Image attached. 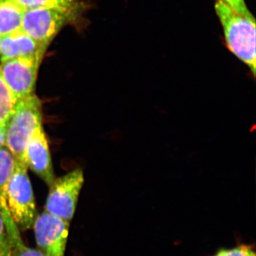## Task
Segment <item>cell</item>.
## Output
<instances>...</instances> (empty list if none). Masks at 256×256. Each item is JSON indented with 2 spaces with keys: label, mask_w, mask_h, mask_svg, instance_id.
Here are the masks:
<instances>
[{
  "label": "cell",
  "mask_w": 256,
  "mask_h": 256,
  "mask_svg": "<svg viewBox=\"0 0 256 256\" xmlns=\"http://www.w3.org/2000/svg\"><path fill=\"white\" fill-rule=\"evenodd\" d=\"M24 9L32 8H56L78 13L80 6L78 0H15Z\"/></svg>",
  "instance_id": "obj_12"
},
{
  "label": "cell",
  "mask_w": 256,
  "mask_h": 256,
  "mask_svg": "<svg viewBox=\"0 0 256 256\" xmlns=\"http://www.w3.org/2000/svg\"><path fill=\"white\" fill-rule=\"evenodd\" d=\"M70 222L48 212L37 215L32 228L38 250L46 256H64Z\"/></svg>",
  "instance_id": "obj_6"
},
{
  "label": "cell",
  "mask_w": 256,
  "mask_h": 256,
  "mask_svg": "<svg viewBox=\"0 0 256 256\" xmlns=\"http://www.w3.org/2000/svg\"><path fill=\"white\" fill-rule=\"evenodd\" d=\"M77 13L56 8L25 9L22 30L35 41L48 48L54 38L76 16Z\"/></svg>",
  "instance_id": "obj_4"
},
{
  "label": "cell",
  "mask_w": 256,
  "mask_h": 256,
  "mask_svg": "<svg viewBox=\"0 0 256 256\" xmlns=\"http://www.w3.org/2000/svg\"><path fill=\"white\" fill-rule=\"evenodd\" d=\"M28 171L24 163L15 161L14 171L6 188L8 212L20 232L32 228L38 215Z\"/></svg>",
  "instance_id": "obj_3"
},
{
  "label": "cell",
  "mask_w": 256,
  "mask_h": 256,
  "mask_svg": "<svg viewBox=\"0 0 256 256\" xmlns=\"http://www.w3.org/2000/svg\"><path fill=\"white\" fill-rule=\"evenodd\" d=\"M11 248V256H46L36 249L28 246L22 238L21 232L12 220L10 214H2Z\"/></svg>",
  "instance_id": "obj_11"
},
{
  "label": "cell",
  "mask_w": 256,
  "mask_h": 256,
  "mask_svg": "<svg viewBox=\"0 0 256 256\" xmlns=\"http://www.w3.org/2000/svg\"><path fill=\"white\" fill-rule=\"evenodd\" d=\"M24 10L15 0H0V37L22 28Z\"/></svg>",
  "instance_id": "obj_10"
},
{
  "label": "cell",
  "mask_w": 256,
  "mask_h": 256,
  "mask_svg": "<svg viewBox=\"0 0 256 256\" xmlns=\"http://www.w3.org/2000/svg\"><path fill=\"white\" fill-rule=\"evenodd\" d=\"M84 184V172L80 169L74 170L56 178L50 186L44 210L67 222H72Z\"/></svg>",
  "instance_id": "obj_5"
},
{
  "label": "cell",
  "mask_w": 256,
  "mask_h": 256,
  "mask_svg": "<svg viewBox=\"0 0 256 256\" xmlns=\"http://www.w3.org/2000/svg\"><path fill=\"white\" fill-rule=\"evenodd\" d=\"M216 13L223 28L227 47L256 76V20L247 18L217 0Z\"/></svg>",
  "instance_id": "obj_1"
},
{
  "label": "cell",
  "mask_w": 256,
  "mask_h": 256,
  "mask_svg": "<svg viewBox=\"0 0 256 256\" xmlns=\"http://www.w3.org/2000/svg\"><path fill=\"white\" fill-rule=\"evenodd\" d=\"M46 47L35 41L22 28L0 37V60L15 58H38L43 60Z\"/></svg>",
  "instance_id": "obj_9"
},
{
  "label": "cell",
  "mask_w": 256,
  "mask_h": 256,
  "mask_svg": "<svg viewBox=\"0 0 256 256\" xmlns=\"http://www.w3.org/2000/svg\"><path fill=\"white\" fill-rule=\"evenodd\" d=\"M0 256H11V248L2 214L0 212Z\"/></svg>",
  "instance_id": "obj_15"
},
{
  "label": "cell",
  "mask_w": 256,
  "mask_h": 256,
  "mask_svg": "<svg viewBox=\"0 0 256 256\" xmlns=\"http://www.w3.org/2000/svg\"><path fill=\"white\" fill-rule=\"evenodd\" d=\"M16 98L6 86L0 70V126H5L16 105Z\"/></svg>",
  "instance_id": "obj_13"
},
{
  "label": "cell",
  "mask_w": 256,
  "mask_h": 256,
  "mask_svg": "<svg viewBox=\"0 0 256 256\" xmlns=\"http://www.w3.org/2000/svg\"><path fill=\"white\" fill-rule=\"evenodd\" d=\"M213 256H256L252 246L240 245L232 248H222Z\"/></svg>",
  "instance_id": "obj_14"
},
{
  "label": "cell",
  "mask_w": 256,
  "mask_h": 256,
  "mask_svg": "<svg viewBox=\"0 0 256 256\" xmlns=\"http://www.w3.org/2000/svg\"><path fill=\"white\" fill-rule=\"evenodd\" d=\"M218 1L222 2L224 4L228 5L229 8L246 18H254L252 12L249 11L248 8L246 4L245 0H218Z\"/></svg>",
  "instance_id": "obj_16"
},
{
  "label": "cell",
  "mask_w": 256,
  "mask_h": 256,
  "mask_svg": "<svg viewBox=\"0 0 256 256\" xmlns=\"http://www.w3.org/2000/svg\"><path fill=\"white\" fill-rule=\"evenodd\" d=\"M25 164L50 188L56 180L48 140L40 124L28 140L24 153Z\"/></svg>",
  "instance_id": "obj_8"
},
{
  "label": "cell",
  "mask_w": 256,
  "mask_h": 256,
  "mask_svg": "<svg viewBox=\"0 0 256 256\" xmlns=\"http://www.w3.org/2000/svg\"><path fill=\"white\" fill-rule=\"evenodd\" d=\"M41 58H15L0 64V70L6 86L16 100L34 94Z\"/></svg>",
  "instance_id": "obj_7"
},
{
  "label": "cell",
  "mask_w": 256,
  "mask_h": 256,
  "mask_svg": "<svg viewBox=\"0 0 256 256\" xmlns=\"http://www.w3.org/2000/svg\"><path fill=\"white\" fill-rule=\"evenodd\" d=\"M42 124V102L34 92L16 101L5 124L4 133V146L14 156L15 161L25 164L26 144Z\"/></svg>",
  "instance_id": "obj_2"
},
{
  "label": "cell",
  "mask_w": 256,
  "mask_h": 256,
  "mask_svg": "<svg viewBox=\"0 0 256 256\" xmlns=\"http://www.w3.org/2000/svg\"><path fill=\"white\" fill-rule=\"evenodd\" d=\"M5 126H0V148L4 146Z\"/></svg>",
  "instance_id": "obj_17"
}]
</instances>
